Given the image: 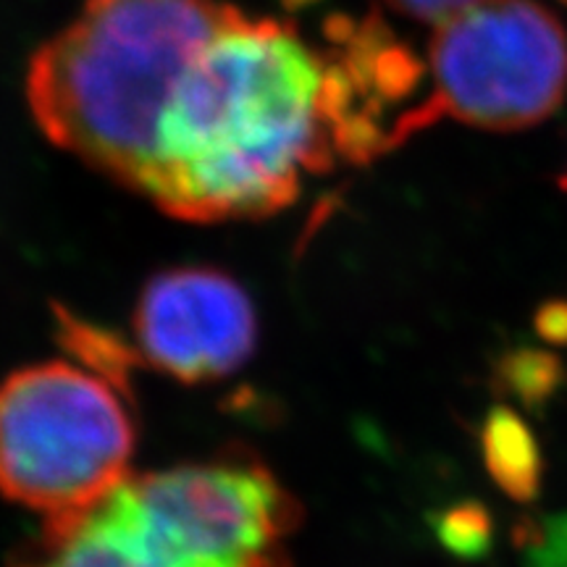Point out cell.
<instances>
[{"mask_svg": "<svg viewBox=\"0 0 567 567\" xmlns=\"http://www.w3.org/2000/svg\"><path fill=\"white\" fill-rule=\"evenodd\" d=\"M326 42L231 3L176 84L140 195L193 224L260 218L292 205L308 176L392 151L360 24L339 21Z\"/></svg>", "mask_w": 567, "mask_h": 567, "instance_id": "cell-1", "label": "cell"}, {"mask_svg": "<svg viewBox=\"0 0 567 567\" xmlns=\"http://www.w3.org/2000/svg\"><path fill=\"white\" fill-rule=\"evenodd\" d=\"M229 9L226 0H84L27 66L34 124L140 193L176 84Z\"/></svg>", "mask_w": 567, "mask_h": 567, "instance_id": "cell-2", "label": "cell"}, {"mask_svg": "<svg viewBox=\"0 0 567 567\" xmlns=\"http://www.w3.org/2000/svg\"><path fill=\"white\" fill-rule=\"evenodd\" d=\"M124 396L66 360L13 371L0 384V494L45 520L105 499L137 444Z\"/></svg>", "mask_w": 567, "mask_h": 567, "instance_id": "cell-3", "label": "cell"}, {"mask_svg": "<svg viewBox=\"0 0 567 567\" xmlns=\"http://www.w3.org/2000/svg\"><path fill=\"white\" fill-rule=\"evenodd\" d=\"M425 122L478 130L542 124L567 95V32L534 0H476L434 27L425 59Z\"/></svg>", "mask_w": 567, "mask_h": 567, "instance_id": "cell-4", "label": "cell"}, {"mask_svg": "<svg viewBox=\"0 0 567 567\" xmlns=\"http://www.w3.org/2000/svg\"><path fill=\"white\" fill-rule=\"evenodd\" d=\"M137 352L184 384L218 381L243 368L258 342V316L234 276L182 266L153 276L134 310Z\"/></svg>", "mask_w": 567, "mask_h": 567, "instance_id": "cell-5", "label": "cell"}, {"mask_svg": "<svg viewBox=\"0 0 567 567\" xmlns=\"http://www.w3.org/2000/svg\"><path fill=\"white\" fill-rule=\"evenodd\" d=\"M11 567H172L105 499L82 513L42 520Z\"/></svg>", "mask_w": 567, "mask_h": 567, "instance_id": "cell-6", "label": "cell"}, {"mask_svg": "<svg viewBox=\"0 0 567 567\" xmlns=\"http://www.w3.org/2000/svg\"><path fill=\"white\" fill-rule=\"evenodd\" d=\"M486 473L509 499L528 505L542 492L544 457L528 423L513 408L499 405L481 429Z\"/></svg>", "mask_w": 567, "mask_h": 567, "instance_id": "cell-7", "label": "cell"}, {"mask_svg": "<svg viewBox=\"0 0 567 567\" xmlns=\"http://www.w3.org/2000/svg\"><path fill=\"white\" fill-rule=\"evenodd\" d=\"M55 323H59L63 350L74 354L82 368L111 381L124 394L132 392V371L140 363L137 350H132L122 337L105 331L103 326L69 313L66 308H55Z\"/></svg>", "mask_w": 567, "mask_h": 567, "instance_id": "cell-8", "label": "cell"}, {"mask_svg": "<svg viewBox=\"0 0 567 567\" xmlns=\"http://www.w3.org/2000/svg\"><path fill=\"white\" fill-rule=\"evenodd\" d=\"M494 381L502 394L513 396L526 410L538 413L565 384V365L557 354L547 350L515 347L499 358L494 368Z\"/></svg>", "mask_w": 567, "mask_h": 567, "instance_id": "cell-9", "label": "cell"}, {"mask_svg": "<svg viewBox=\"0 0 567 567\" xmlns=\"http://www.w3.org/2000/svg\"><path fill=\"white\" fill-rule=\"evenodd\" d=\"M436 536L446 551L460 559H481L492 549L494 520L486 507L465 502L446 509L436 526Z\"/></svg>", "mask_w": 567, "mask_h": 567, "instance_id": "cell-10", "label": "cell"}, {"mask_svg": "<svg viewBox=\"0 0 567 567\" xmlns=\"http://www.w3.org/2000/svg\"><path fill=\"white\" fill-rule=\"evenodd\" d=\"M515 547L523 551L526 567H567V515L520 520Z\"/></svg>", "mask_w": 567, "mask_h": 567, "instance_id": "cell-11", "label": "cell"}, {"mask_svg": "<svg viewBox=\"0 0 567 567\" xmlns=\"http://www.w3.org/2000/svg\"><path fill=\"white\" fill-rule=\"evenodd\" d=\"M384 3L400 17H408L413 21H425V24L439 27L455 13L467 9L476 0H384Z\"/></svg>", "mask_w": 567, "mask_h": 567, "instance_id": "cell-12", "label": "cell"}, {"mask_svg": "<svg viewBox=\"0 0 567 567\" xmlns=\"http://www.w3.org/2000/svg\"><path fill=\"white\" fill-rule=\"evenodd\" d=\"M536 334L549 344H567V300H549L536 310Z\"/></svg>", "mask_w": 567, "mask_h": 567, "instance_id": "cell-13", "label": "cell"}, {"mask_svg": "<svg viewBox=\"0 0 567 567\" xmlns=\"http://www.w3.org/2000/svg\"><path fill=\"white\" fill-rule=\"evenodd\" d=\"M559 184H563V189H567V174L563 176V182H559Z\"/></svg>", "mask_w": 567, "mask_h": 567, "instance_id": "cell-14", "label": "cell"}]
</instances>
